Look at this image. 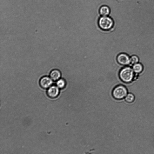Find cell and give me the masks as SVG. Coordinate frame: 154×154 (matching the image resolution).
<instances>
[{"label":"cell","instance_id":"cell-8","mask_svg":"<svg viewBox=\"0 0 154 154\" xmlns=\"http://www.w3.org/2000/svg\"><path fill=\"white\" fill-rule=\"evenodd\" d=\"M61 76V72L59 70L57 69L52 70L50 73V78L54 81H57L60 79Z\"/></svg>","mask_w":154,"mask_h":154},{"label":"cell","instance_id":"cell-3","mask_svg":"<svg viewBox=\"0 0 154 154\" xmlns=\"http://www.w3.org/2000/svg\"><path fill=\"white\" fill-rule=\"evenodd\" d=\"M128 90L123 85H119L114 89L112 92V96L114 98L117 100H121L125 98L128 94Z\"/></svg>","mask_w":154,"mask_h":154},{"label":"cell","instance_id":"cell-10","mask_svg":"<svg viewBox=\"0 0 154 154\" xmlns=\"http://www.w3.org/2000/svg\"><path fill=\"white\" fill-rule=\"evenodd\" d=\"M125 98L126 102L131 103L134 101L135 96L132 93H130L128 94Z\"/></svg>","mask_w":154,"mask_h":154},{"label":"cell","instance_id":"cell-2","mask_svg":"<svg viewBox=\"0 0 154 154\" xmlns=\"http://www.w3.org/2000/svg\"><path fill=\"white\" fill-rule=\"evenodd\" d=\"M98 24L99 27L104 31L111 29L114 25V21L110 17L102 16L98 19Z\"/></svg>","mask_w":154,"mask_h":154},{"label":"cell","instance_id":"cell-4","mask_svg":"<svg viewBox=\"0 0 154 154\" xmlns=\"http://www.w3.org/2000/svg\"><path fill=\"white\" fill-rule=\"evenodd\" d=\"M117 61L119 63L124 66L130 65V56L125 53L120 54L117 56Z\"/></svg>","mask_w":154,"mask_h":154},{"label":"cell","instance_id":"cell-6","mask_svg":"<svg viewBox=\"0 0 154 154\" xmlns=\"http://www.w3.org/2000/svg\"><path fill=\"white\" fill-rule=\"evenodd\" d=\"M58 86H52L50 87L47 91L48 96L51 98H57L59 94V90Z\"/></svg>","mask_w":154,"mask_h":154},{"label":"cell","instance_id":"cell-11","mask_svg":"<svg viewBox=\"0 0 154 154\" xmlns=\"http://www.w3.org/2000/svg\"><path fill=\"white\" fill-rule=\"evenodd\" d=\"M57 86L59 88L63 89L65 88L66 85V82L64 79H59L56 83Z\"/></svg>","mask_w":154,"mask_h":154},{"label":"cell","instance_id":"cell-5","mask_svg":"<svg viewBox=\"0 0 154 154\" xmlns=\"http://www.w3.org/2000/svg\"><path fill=\"white\" fill-rule=\"evenodd\" d=\"M53 83L52 80L48 77H44L40 80L39 84L41 88L46 89L49 88Z\"/></svg>","mask_w":154,"mask_h":154},{"label":"cell","instance_id":"cell-1","mask_svg":"<svg viewBox=\"0 0 154 154\" xmlns=\"http://www.w3.org/2000/svg\"><path fill=\"white\" fill-rule=\"evenodd\" d=\"M135 75L132 67L126 66L120 70L119 73V76L120 79L124 82L129 83L133 80Z\"/></svg>","mask_w":154,"mask_h":154},{"label":"cell","instance_id":"cell-7","mask_svg":"<svg viewBox=\"0 0 154 154\" xmlns=\"http://www.w3.org/2000/svg\"><path fill=\"white\" fill-rule=\"evenodd\" d=\"M99 13L102 16H108L110 13L111 10L109 6L104 5L100 7L99 9Z\"/></svg>","mask_w":154,"mask_h":154},{"label":"cell","instance_id":"cell-9","mask_svg":"<svg viewBox=\"0 0 154 154\" xmlns=\"http://www.w3.org/2000/svg\"><path fill=\"white\" fill-rule=\"evenodd\" d=\"M132 67L134 72L138 74L142 73L143 70L142 64L139 62L132 65Z\"/></svg>","mask_w":154,"mask_h":154},{"label":"cell","instance_id":"cell-12","mask_svg":"<svg viewBox=\"0 0 154 154\" xmlns=\"http://www.w3.org/2000/svg\"><path fill=\"white\" fill-rule=\"evenodd\" d=\"M130 66L132 67V65L139 63V59L136 55H133L130 57Z\"/></svg>","mask_w":154,"mask_h":154}]
</instances>
